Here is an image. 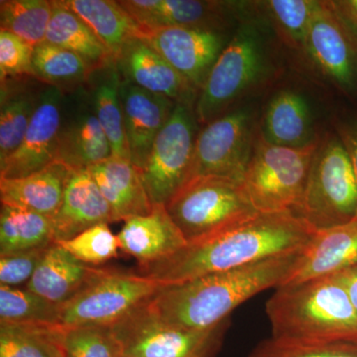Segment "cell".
<instances>
[{
  "mask_svg": "<svg viewBox=\"0 0 357 357\" xmlns=\"http://www.w3.org/2000/svg\"><path fill=\"white\" fill-rule=\"evenodd\" d=\"M266 314L278 342L357 344V312L335 275L277 288Z\"/></svg>",
  "mask_w": 357,
  "mask_h": 357,
  "instance_id": "3",
  "label": "cell"
},
{
  "mask_svg": "<svg viewBox=\"0 0 357 357\" xmlns=\"http://www.w3.org/2000/svg\"><path fill=\"white\" fill-rule=\"evenodd\" d=\"M248 357H357V344H297L268 338L256 345Z\"/></svg>",
  "mask_w": 357,
  "mask_h": 357,
  "instance_id": "38",
  "label": "cell"
},
{
  "mask_svg": "<svg viewBox=\"0 0 357 357\" xmlns=\"http://www.w3.org/2000/svg\"><path fill=\"white\" fill-rule=\"evenodd\" d=\"M60 309L28 288L0 286V324L60 326Z\"/></svg>",
  "mask_w": 357,
  "mask_h": 357,
  "instance_id": "34",
  "label": "cell"
},
{
  "mask_svg": "<svg viewBox=\"0 0 357 357\" xmlns=\"http://www.w3.org/2000/svg\"><path fill=\"white\" fill-rule=\"evenodd\" d=\"M121 100L129 159L141 170L177 102L122 79Z\"/></svg>",
  "mask_w": 357,
  "mask_h": 357,
  "instance_id": "17",
  "label": "cell"
},
{
  "mask_svg": "<svg viewBox=\"0 0 357 357\" xmlns=\"http://www.w3.org/2000/svg\"><path fill=\"white\" fill-rule=\"evenodd\" d=\"M148 302L110 326L122 357L217 356L229 319L208 330H190L167 323Z\"/></svg>",
  "mask_w": 357,
  "mask_h": 357,
  "instance_id": "8",
  "label": "cell"
},
{
  "mask_svg": "<svg viewBox=\"0 0 357 357\" xmlns=\"http://www.w3.org/2000/svg\"><path fill=\"white\" fill-rule=\"evenodd\" d=\"M123 8L143 30L185 27L225 32L243 4L202 0H123Z\"/></svg>",
  "mask_w": 357,
  "mask_h": 357,
  "instance_id": "16",
  "label": "cell"
},
{
  "mask_svg": "<svg viewBox=\"0 0 357 357\" xmlns=\"http://www.w3.org/2000/svg\"><path fill=\"white\" fill-rule=\"evenodd\" d=\"M65 93L55 86L42 89L37 109L20 147L0 164V178H20L57 160Z\"/></svg>",
  "mask_w": 357,
  "mask_h": 357,
  "instance_id": "15",
  "label": "cell"
},
{
  "mask_svg": "<svg viewBox=\"0 0 357 357\" xmlns=\"http://www.w3.org/2000/svg\"><path fill=\"white\" fill-rule=\"evenodd\" d=\"M115 64L124 81L175 102L196 105L199 91L142 39L124 45Z\"/></svg>",
  "mask_w": 357,
  "mask_h": 357,
  "instance_id": "18",
  "label": "cell"
},
{
  "mask_svg": "<svg viewBox=\"0 0 357 357\" xmlns=\"http://www.w3.org/2000/svg\"><path fill=\"white\" fill-rule=\"evenodd\" d=\"M117 238L119 248L139 266L168 257L187 244L165 206H154L149 215L124 220Z\"/></svg>",
  "mask_w": 357,
  "mask_h": 357,
  "instance_id": "21",
  "label": "cell"
},
{
  "mask_svg": "<svg viewBox=\"0 0 357 357\" xmlns=\"http://www.w3.org/2000/svg\"><path fill=\"white\" fill-rule=\"evenodd\" d=\"M230 38L227 32L185 27L143 30L141 36L199 93Z\"/></svg>",
  "mask_w": 357,
  "mask_h": 357,
  "instance_id": "14",
  "label": "cell"
},
{
  "mask_svg": "<svg viewBox=\"0 0 357 357\" xmlns=\"http://www.w3.org/2000/svg\"><path fill=\"white\" fill-rule=\"evenodd\" d=\"M338 135L344 141L345 147L351 155L357 180V123L342 126L338 131Z\"/></svg>",
  "mask_w": 357,
  "mask_h": 357,
  "instance_id": "42",
  "label": "cell"
},
{
  "mask_svg": "<svg viewBox=\"0 0 357 357\" xmlns=\"http://www.w3.org/2000/svg\"><path fill=\"white\" fill-rule=\"evenodd\" d=\"M317 2L270 0L262 2V6L282 40L292 48L303 50Z\"/></svg>",
  "mask_w": 357,
  "mask_h": 357,
  "instance_id": "35",
  "label": "cell"
},
{
  "mask_svg": "<svg viewBox=\"0 0 357 357\" xmlns=\"http://www.w3.org/2000/svg\"><path fill=\"white\" fill-rule=\"evenodd\" d=\"M65 357H122L110 326L63 328Z\"/></svg>",
  "mask_w": 357,
  "mask_h": 357,
  "instance_id": "36",
  "label": "cell"
},
{
  "mask_svg": "<svg viewBox=\"0 0 357 357\" xmlns=\"http://www.w3.org/2000/svg\"><path fill=\"white\" fill-rule=\"evenodd\" d=\"M21 77L1 82L0 100V164L16 151L38 105L40 93Z\"/></svg>",
  "mask_w": 357,
  "mask_h": 357,
  "instance_id": "29",
  "label": "cell"
},
{
  "mask_svg": "<svg viewBox=\"0 0 357 357\" xmlns=\"http://www.w3.org/2000/svg\"><path fill=\"white\" fill-rule=\"evenodd\" d=\"M100 270L79 261L55 243L49 248L26 288L62 306L76 297Z\"/></svg>",
  "mask_w": 357,
  "mask_h": 357,
  "instance_id": "23",
  "label": "cell"
},
{
  "mask_svg": "<svg viewBox=\"0 0 357 357\" xmlns=\"http://www.w3.org/2000/svg\"><path fill=\"white\" fill-rule=\"evenodd\" d=\"M32 68L35 79L63 91L84 86L93 70L81 56L47 42L33 49Z\"/></svg>",
  "mask_w": 357,
  "mask_h": 357,
  "instance_id": "31",
  "label": "cell"
},
{
  "mask_svg": "<svg viewBox=\"0 0 357 357\" xmlns=\"http://www.w3.org/2000/svg\"><path fill=\"white\" fill-rule=\"evenodd\" d=\"M121 84V76L115 61L93 70L86 82L96 116L112 147V156L129 159L122 114Z\"/></svg>",
  "mask_w": 357,
  "mask_h": 357,
  "instance_id": "27",
  "label": "cell"
},
{
  "mask_svg": "<svg viewBox=\"0 0 357 357\" xmlns=\"http://www.w3.org/2000/svg\"><path fill=\"white\" fill-rule=\"evenodd\" d=\"M112 156V147L96 116L88 86L84 84L70 89L69 95L65 93L63 102L56 161L70 170H79Z\"/></svg>",
  "mask_w": 357,
  "mask_h": 357,
  "instance_id": "13",
  "label": "cell"
},
{
  "mask_svg": "<svg viewBox=\"0 0 357 357\" xmlns=\"http://www.w3.org/2000/svg\"><path fill=\"white\" fill-rule=\"evenodd\" d=\"M303 251L276 256L246 266L163 285L148 302L167 323L190 330H208L229 319L246 301L279 288L297 267Z\"/></svg>",
  "mask_w": 357,
  "mask_h": 357,
  "instance_id": "2",
  "label": "cell"
},
{
  "mask_svg": "<svg viewBox=\"0 0 357 357\" xmlns=\"http://www.w3.org/2000/svg\"><path fill=\"white\" fill-rule=\"evenodd\" d=\"M162 286L139 273L100 268L76 297L61 306L60 326L114 325L151 300Z\"/></svg>",
  "mask_w": 357,
  "mask_h": 357,
  "instance_id": "9",
  "label": "cell"
},
{
  "mask_svg": "<svg viewBox=\"0 0 357 357\" xmlns=\"http://www.w3.org/2000/svg\"><path fill=\"white\" fill-rule=\"evenodd\" d=\"M303 51L321 76L345 93L357 89V43L331 1L317 2Z\"/></svg>",
  "mask_w": 357,
  "mask_h": 357,
  "instance_id": "12",
  "label": "cell"
},
{
  "mask_svg": "<svg viewBox=\"0 0 357 357\" xmlns=\"http://www.w3.org/2000/svg\"><path fill=\"white\" fill-rule=\"evenodd\" d=\"M93 30L114 59L130 40L141 38L142 29L119 1L63 0Z\"/></svg>",
  "mask_w": 357,
  "mask_h": 357,
  "instance_id": "26",
  "label": "cell"
},
{
  "mask_svg": "<svg viewBox=\"0 0 357 357\" xmlns=\"http://www.w3.org/2000/svg\"><path fill=\"white\" fill-rule=\"evenodd\" d=\"M296 215L316 230L357 218V180L351 155L340 135L319 138Z\"/></svg>",
  "mask_w": 357,
  "mask_h": 357,
  "instance_id": "6",
  "label": "cell"
},
{
  "mask_svg": "<svg viewBox=\"0 0 357 357\" xmlns=\"http://www.w3.org/2000/svg\"><path fill=\"white\" fill-rule=\"evenodd\" d=\"M199 121L195 105L177 103L152 145L141 177L153 206H166L190 180Z\"/></svg>",
  "mask_w": 357,
  "mask_h": 357,
  "instance_id": "10",
  "label": "cell"
},
{
  "mask_svg": "<svg viewBox=\"0 0 357 357\" xmlns=\"http://www.w3.org/2000/svg\"><path fill=\"white\" fill-rule=\"evenodd\" d=\"M47 43L74 52L93 70L114 61L107 47L63 0L53 1V13L46 33Z\"/></svg>",
  "mask_w": 357,
  "mask_h": 357,
  "instance_id": "28",
  "label": "cell"
},
{
  "mask_svg": "<svg viewBox=\"0 0 357 357\" xmlns=\"http://www.w3.org/2000/svg\"><path fill=\"white\" fill-rule=\"evenodd\" d=\"M60 326L0 324V357H65Z\"/></svg>",
  "mask_w": 357,
  "mask_h": 357,
  "instance_id": "32",
  "label": "cell"
},
{
  "mask_svg": "<svg viewBox=\"0 0 357 357\" xmlns=\"http://www.w3.org/2000/svg\"><path fill=\"white\" fill-rule=\"evenodd\" d=\"M53 13V1L48 0H1L0 26L33 49L44 43Z\"/></svg>",
  "mask_w": 357,
  "mask_h": 357,
  "instance_id": "33",
  "label": "cell"
},
{
  "mask_svg": "<svg viewBox=\"0 0 357 357\" xmlns=\"http://www.w3.org/2000/svg\"><path fill=\"white\" fill-rule=\"evenodd\" d=\"M317 231L293 213H262L196 243H187L138 273L162 285L229 271L276 256L301 252Z\"/></svg>",
  "mask_w": 357,
  "mask_h": 357,
  "instance_id": "1",
  "label": "cell"
},
{
  "mask_svg": "<svg viewBox=\"0 0 357 357\" xmlns=\"http://www.w3.org/2000/svg\"><path fill=\"white\" fill-rule=\"evenodd\" d=\"M356 266L357 218L344 225L318 230L303 251L295 271L282 286L333 276Z\"/></svg>",
  "mask_w": 357,
  "mask_h": 357,
  "instance_id": "20",
  "label": "cell"
},
{
  "mask_svg": "<svg viewBox=\"0 0 357 357\" xmlns=\"http://www.w3.org/2000/svg\"><path fill=\"white\" fill-rule=\"evenodd\" d=\"M89 171L112 208L114 222L149 215L153 211L140 170L130 160L112 156Z\"/></svg>",
  "mask_w": 357,
  "mask_h": 357,
  "instance_id": "22",
  "label": "cell"
},
{
  "mask_svg": "<svg viewBox=\"0 0 357 357\" xmlns=\"http://www.w3.org/2000/svg\"><path fill=\"white\" fill-rule=\"evenodd\" d=\"M70 170L54 162L39 172L20 178H0L1 204L50 218L55 217L64 198Z\"/></svg>",
  "mask_w": 357,
  "mask_h": 357,
  "instance_id": "24",
  "label": "cell"
},
{
  "mask_svg": "<svg viewBox=\"0 0 357 357\" xmlns=\"http://www.w3.org/2000/svg\"><path fill=\"white\" fill-rule=\"evenodd\" d=\"M267 37L258 21L239 24L199 91L195 112L206 126L257 88L270 72Z\"/></svg>",
  "mask_w": 357,
  "mask_h": 357,
  "instance_id": "4",
  "label": "cell"
},
{
  "mask_svg": "<svg viewBox=\"0 0 357 357\" xmlns=\"http://www.w3.org/2000/svg\"><path fill=\"white\" fill-rule=\"evenodd\" d=\"M33 48L11 33L0 30V79L33 77Z\"/></svg>",
  "mask_w": 357,
  "mask_h": 357,
  "instance_id": "39",
  "label": "cell"
},
{
  "mask_svg": "<svg viewBox=\"0 0 357 357\" xmlns=\"http://www.w3.org/2000/svg\"><path fill=\"white\" fill-rule=\"evenodd\" d=\"M51 245L0 255V286L27 285Z\"/></svg>",
  "mask_w": 357,
  "mask_h": 357,
  "instance_id": "40",
  "label": "cell"
},
{
  "mask_svg": "<svg viewBox=\"0 0 357 357\" xmlns=\"http://www.w3.org/2000/svg\"><path fill=\"white\" fill-rule=\"evenodd\" d=\"M338 280L342 282V285L347 289L351 298L354 309L357 312V266L349 268L340 273L335 274Z\"/></svg>",
  "mask_w": 357,
  "mask_h": 357,
  "instance_id": "43",
  "label": "cell"
},
{
  "mask_svg": "<svg viewBox=\"0 0 357 357\" xmlns=\"http://www.w3.org/2000/svg\"><path fill=\"white\" fill-rule=\"evenodd\" d=\"M114 222L112 208L89 169L70 170L62 204L52 218L55 243L102 223Z\"/></svg>",
  "mask_w": 357,
  "mask_h": 357,
  "instance_id": "19",
  "label": "cell"
},
{
  "mask_svg": "<svg viewBox=\"0 0 357 357\" xmlns=\"http://www.w3.org/2000/svg\"><path fill=\"white\" fill-rule=\"evenodd\" d=\"M319 138L300 147L280 146L258 130L243 185L258 213H293L306 188Z\"/></svg>",
  "mask_w": 357,
  "mask_h": 357,
  "instance_id": "5",
  "label": "cell"
},
{
  "mask_svg": "<svg viewBox=\"0 0 357 357\" xmlns=\"http://www.w3.org/2000/svg\"><path fill=\"white\" fill-rule=\"evenodd\" d=\"M331 3L357 43V0H338Z\"/></svg>",
  "mask_w": 357,
  "mask_h": 357,
  "instance_id": "41",
  "label": "cell"
},
{
  "mask_svg": "<svg viewBox=\"0 0 357 357\" xmlns=\"http://www.w3.org/2000/svg\"><path fill=\"white\" fill-rule=\"evenodd\" d=\"M55 243L50 218L1 204L0 255H11Z\"/></svg>",
  "mask_w": 357,
  "mask_h": 357,
  "instance_id": "30",
  "label": "cell"
},
{
  "mask_svg": "<svg viewBox=\"0 0 357 357\" xmlns=\"http://www.w3.org/2000/svg\"><path fill=\"white\" fill-rule=\"evenodd\" d=\"M165 208L187 243L213 236L258 213L243 183L220 176L192 178Z\"/></svg>",
  "mask_w": 357,
  "mask_h": 357,
  "instance_id": "7",
  "label": "cell"
},
{
  "mask_svg": "<svg viewBox=\"0 0 357 357\" xmlns=\"http://www.w3.org/2000/svg\"><path fill=\"white\" fill-rule=\"evenodd\" d=\"M56 243L89 266L102 265L119 255V238L112 234L107 223L96 225L79 236Z\"/></svg>",
  "mask_w": 357,
  "mask_h": 357,
  "instance_id": "37",
  "label": "cell"
},
{
  "mask_svg": "<svg viewBox=\"0 0 357 357\" xmlns=\"http://www.w3.org/2000/svg\"><path fill=\"white\" fill-rule=\"evenodd\" d=\"M255 119L253 109L239 107L204 126L195 145L190 180L220 176L243 182L258 133Z\"/></svg>",
  "mask_w": 357,
  "mask_h": 357,
  "instance_id": "11",
  "label": "cell"
},
{
  "mask_svg": "<svg viewBox=\"0 0 357 357\" xmlns=\"http://www.w3.org/2000/svg\"><path fill=\"white\" fill-rule=\"evenodd\" d=\"M312 128L311 107L307 98L298 91L284 89L268 103L261 132L272 144L304 146L318 138H312Z\"/></svg>",
  "mask_w": 357,
  "mask_h": 357,
  "instance_id": "25",
  "label": "cell"
}]
</instances>
